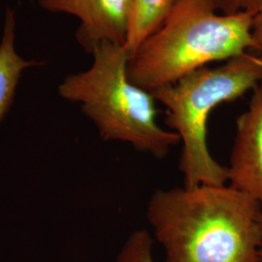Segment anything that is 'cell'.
<instances>
[{"label":"cell","mask_w":262,"mask_h":262,"mask_svg":"<svg viewBox=\"0 0 262 262\" xmlns=\"http://www.w3.org/2000/svg\"><path fill=\"white\" fill-rule=\"evenodd\" d=\"M260 204L226 186L157 189L147 206L165 262H260Z\"/></svg>","instance_id":"cell-1"},{"label":"cell","mask_w":262,"mask_h":262,"mask_svg":"<svg viewBox=\"0 0 262 262\" xmlns=\"http://www.w3.org/2000/svg\"><path fill=\"white\" fill-rule=\"evenodd\" d=\"M152 247L154 237L148 230H135L123 245L118 262H156Z\"/></svg>","instance_id":"cell-9"},{"label":"cell","mask_w":262,"mask_h":262,"mask_svg":"<svg viewBox=\"0 0 262 262\" xmlns=\"http://www.w3.org/2000/svg\"><path fill=\"white\" fill-rule=\"evenodd\" d=\"M253 18L219 15L213 0H175L161 27L130 56L127 76L151 93L210 62L252 52Z\"/></svg>","instance_id":"cell-2"},{"label":"cell","mask_w":262,"mask_h":262,"mask_svg":"<svg viewBox=\"0 0 262 262\" xmlns=\"http://www.w3.org/2000/svg\"><path fill=\"white\" fill-rule=\"evenodd\" d=\"M215 9L221 14L232 15L250 13L255 15L262 8V0H213Z\"/></svg>","instance_id":"cell-10"},{"label":"cell","mask_w":262,"mask_h":262,"mask_svg":"<svg viewBox=\"0 0 262 262\" xmlns=\"http://www.w3.org/2000/svg\"><path fill=\"white\" fill-rule=\"evenodd\" d=\"M175 0H129L124 48L133 56L141 44L159 29Z\"/></svg>","instance_id":"cell-8"},{"label":"cell","mask_w":262,"mask_h":262,"mask_svg":"<svg viewBox=\"0 0 262 262\" xmlns=\"http://www.w3.org/2000/svg\"><path fill=\"white\" fill-rule=\"evenodd\" d=\"M38 3L51 13L69 14L80 19L76 39L89 54L101 42L124 46L129 0H38Z\"/></svg>","instance_id":"cell-6"},{"label":"cell","mask_w":262,"mask_h":262,"mask_svg":"<svg viewBox=\"0 0 262 262\" xmlns=\"http://www.w3.org/2000/svg\"><path fill=\"white\" fill-rule=\"evenodd\" d=\"M94 63L84 72L67 76L58 94L81 105L104 141H120L133 149L164 159L180 142L157 121L156 98L127 76L130 56L123 45L101 42L94 47Z\"/></svg>","instance_id":"cell-3"},{"label":"cell","mask_w":262,"mask_h":262,"mask_svg":"<svg viewBox=\"0 0 262 262\" xmlns=\"http://www.w3.org/2000/svg\"><path fill=\"white\" fill-rule=\"evenodd\" d=\"M259 226H260V233H261V243H260V249H259V258L260 262H262V212L259 217Z\"/></svg>","instance_id":"cell-12"},{"label":"cell","mask_w":262,"mask_h":262,"mask_svg":"<svg viewBox=\"0 0 262 262\" xmlns=\"http://www.w3.org/2000/svg\"><path fill=\"white\" fill-rule=\"evenodd\" d=\"M253 37L254 46L252 53L262 56V8L253 18Z\"/></svg>","instance_id":"cell-11"},{"label":"cell","mask_w":262,"mask_h":262,"mask_svg":"<svg viewBox=\"0 0 262 262\" xmlns=\"http://www.w3.org/2000/svg\"><path fill=\"white\" fill-rule=\"evenodd\" d=\"M228 182L255 199L262 207V81L250 103L236 120V134L230 155Z\"/></svg>","instance_id":"cell-5"},{"label":"cell","mask_w":262,"mask_h":262,"mask_svg":"<svg viewBox=\"0 0 262 262\" xmlns=\"http://www.w3.org/2000/svg\"><path fill=\"white\" fill-rule=\"evenodd\" d=\"M15 13L8 7L0 42V122L14 103L23 72L29 67L44 64L37 60H27L18 55L15 49Z\"/></svg>","instance_id":"cell-7"},{"label":"cell","mask_w":262,"mask_h":262,"mask_svg":"<svg viewBox=\"0 0 262 262\" xmlns=\"http://www.w3.org/2000/svg\"><path fill=\"white\" fill-rule=\"evenodd\" d=\"M261 81L262 56L247 52L215 68L201 67L151 92L166 108V125L182 142L179 168L184 187L226 185L227 166L213 158L207 144L208 119L219 105L253 92Z\"/></svg>","instance_id":"cell-4"}]
</instances>
